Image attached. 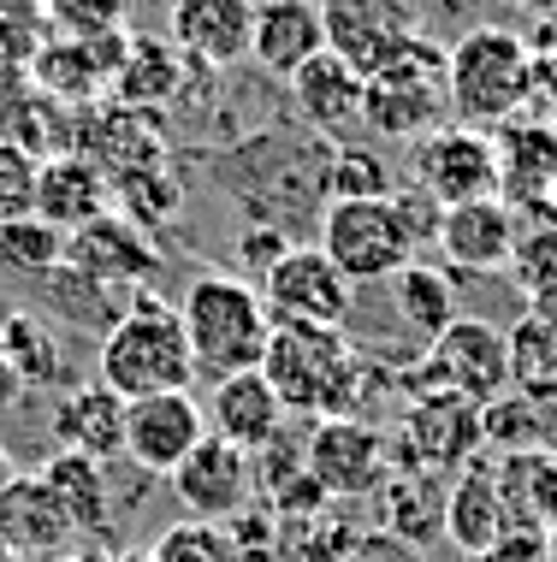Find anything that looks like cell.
<instances>
[{"label":"cell","mask_w":557,"mask_h":562,"mask_svg":"<svg viewBox=\"0 0 557 562\" xmlns=\"http://www.w3.org/2000/svg\"><path fill=\"white\" fill-rule=\"evenodd\" d=\"M261 373L279 391L285 415H303V420L356 415L363 408V385H368V368L356 361L350 338L333 326H274Z\"/></svg>","instance_id":"6da1fadb"},{"label":"cell","mask_w":557,"mask_h":562,"mask_svg":"<svg viewBox=\"0 0 557 562\" xmlns=\"http://www.w3.org/2000/svg\"><path fill=\"white\" fill-rule=\"evenodd\" d=\"M96 379L108 391H119L125 403L137 397H160V391H190L196 379V356L185 338L172 302L160 296H131L125 314L101 331V356H96Z\"/></svg>","instance_id":"7a4b0ae2"},{"label":"cell","mask_w":557,"mask_h":562,"mask_svg":"<svg viewBox=\"0 0 557 562\" xmlns=\"http://www.w3.org/2000/svg\"><path fill=\"white\" fill-rule=\"evenodd\" d=\"M178 321H185L196 373L208 379L261 368L267 344H274V314H267L261 291L232 272H196L185 302H178Z\"/></svg>","instance_id":"3957f363"},{"label":"cell","mask_w":557,"mask_h":562,"mask_svg":"<svg viewBox=\"0 0 557 562\" xmlns=\"http://www.w3.org/2000/svg\"><path fill=\"white\" fill-rule=\"evenodd\" d=\"M528 66L534 48L510 24H475L445 48L450 119L475 131H499L504 119L528 108Z\"/></svg>","instance_id":"277c9868"},{"label":"cell","mask_w":557,"mask_h":562,"mask_svg":"<svg viewBox=\"0 0 557 562\" xmlns=\"http://www.w3.org/2000/svg\"><path fill=\"white\" fill-rule=\"evenodd\" d=\"M450 119V78H445V48L433 36L403 42L391 59L368 71V101H363V131L386 143H421Z\"/></svg>","instance_id":"5b68a950"},{"label":"cell","mask_w":557,"mask_h":562,"mask_svg":"<svg viewBox=\"0 0 557 562\" xmlns=\"http://www.w3.org/2000/svg\"><path fill=\"white\" fill-rule=\"evenodd\" d=\"M510 391V338L487 321H450L403 373V397H457L487 408Z\"/></svg>","instance_id":"8992f818"},{"label":"cell","mask_w":557,"mask_h":562,"mask_svg":"<svg viewBox=\"0 0 557 562\" xmlns=\"http://www.w3.org/2000/svg\"><path fill=\"white\" fill-rule=\"evenodd\" d=\"M321 249L350 284H386L421 255L410 232L398 190L374 195V202H326L321 214Z\"/></svg>","instance_id":"52a82bcc"},{"label":"cell","mask_w":557,"mask_h":562,"mask_svg":"<svg viewBox=\"0 0 557 562\" xmlns=\"http://www.w3.org/2000/svg\"><path fill=\"white\" fill-rule=\"evenodd\" d=\"M410 178H415V190L433 195L439 207L487 202V195L504 190L499 143H492V131L445 119L439 131H427L421 143H410Z\"/></svg>","instance_id":"ba28073f"},{"label":"cell","mask_w":557,"mask_h":562,"mask_svg":"<svg viewBox=\"0 0 557 562\" xmlns=\"http://www.w3.org/2000/svg\"><path fill=\"white\" fill-rule=\"evenodd\" d=\"M309 474L333 504H356V497H374L398 468V445L391 432H380L363 415H338V420H314L309 432Z\"/></svg>","instance_id":"9c48e42d"},{"label":"cell","mask_w":557,"mask_h":562,"mask_svg":"<svg viewBox=\"0 0 557 562\" xmlns=\"http://www.w3.org/2000/svg\"><path fill=\"white\" fill-rule=\"evenodd\" d=\"M261 302L274 314V326H333L344 331L350 326V308H356V284L326 261V249H285L274 267H261Z\"/></svg>","instance_id":"30bf717a"},{"label":"cell","mask_w":557,"mask_h":562,"mask_svg":"<svg viewBox=\"0 0 557 562\" xmlns=\"http://www.w3.org/2000/svg\"><path fill=\"white\" fill-rule=\"evenodd\" d=\"M167 485H172L178 504L190 509V521L225 527V521H237V515L255 504V456L208 432L202 445L172 468Z\"/></svg>","instance_id":"8fae6325"},{"label":"cell","mask_w":557,"mask_h":562,"mask_svg":"<svg viewBox=\"0 0 557 562\" xmlns=\"http://www.w3.org/2000/svg\"><path fill=\"white\" fill-rule=\"evenodd\" d=\"M391 445H398V462L410 468L457 474V468L487 456V420H480L475 403H457V397H410L403 432Z\"/></svg>","instance_id":"7c38bea8"},{"label":"cell","mask_w":557,"mask_h":562,"mask_svg":"<svg viewBox=\"0 0 557 562\" xmlns=\"http://www.w3.org/2000/svg\"><path fill=\"white\" fill-rule=\"evenodd\" d=\"M208 438V415L190 391L125 403V462L148 480H172V468Z\"/></svg>","instance_id":"4fadbf2b"},{"label":"cell","mask_w":557,"mask_h":562,"mask_svg":"<svg viewBox=\"0 0 557 562\" xmlns=\"http://www.w3.org/2000/svg\"><path fill=\"white\" fill-rule=\"evenodd\" d=\"M492 143H499V172H504V202L522 214V225H546L557 220V125L546 119H504L499 131H492Z\"/></svg>","instance_id":"5bb4252c"},{"label":"cell","mask_w":557,"mask_h":562,"mask_svg":"<svg viewBox=\"0 0 557 562\" xmlns=\"http://www.w3.org/2000/svg\"><path fill=\"white\" fill-rule=\"evenodd\" d=\"M71 279L96 284V291H125L137 296L143 272H155V249H148L143 225H131L125 214H101L96 225L66 237V261Z\"/></svg>","instance_id":"9a60e30c"},{"label":"cell","mask_w":557,"mask_h":562,"mask_svg":"<svg viewBox=\"0 0 557 562\" xmlns=\"http://www.w3.org/2000/svg\"><path fill=\"white\" fill-rule=\"evenodd\" d=\"M321 24H326V48L350 59L363 78L421 30L415 0H321Z\"/></svg>","instance_id":"2e32d148"},{"label":"cell","mask_w":557,"mask_h":562,"mask_svg":"<svg viewBox=\"0 0 557 562\" xmlns=\"http://www.w3.org/2000/svg\"><path fill=\"white\" fill-rule=\"evenodd\" d=\"M516 243H522V214L504 195H487V202L445 207L433 249H439L445 267H457V272H510Z\"/></svg>","instance_id":"e0dca14e"},{"label":"cell","mask_w":557,"mask_h":562,"mask_svg":"<svg viewBox=\"0 0 557 562\" xmlns=\"http://www.w3.org/2000/svg\"><path fill=\"white\" fill-rule=\"evenodd\" d=\"M255 0H172L167 7V42L190 66H237L249 59Z\"/></svg>","instance_id":"ac0fdd59"},{"label":"cell","mask_w":557,"mask_h":562,"mask_svg":"<svg viewBox=\"0 0 557 562\" xmlns=\"http://www.w3.org/2000/svg\"><path fill=\"white\" fill-rule=\"evenodd\" d=\"M291 101L297 113H303V125L314 136H326V143H350L356 131H363V101H368V78L350 66V59H338L333 48L314 54L303 71L291 78Z\"/></svg>","instance_id":"d6986e66"},{"label":"cell","mask_w":557,"mask_h":562,"mask_svg":"<svg viewBox=\"0 0 557 562\" xmlns=\"http://www.w3.org/2000/svg\"><path fill=\"white\" fill-rule=\"evenodd\" d=\"M125 30H101V36H48L42 54L30 59V83L48 101H89L101 83H113L119 59H125Z\"/></svg>","instance_id":"ffe728a7"},{"label":"cell","mask_w":557,"mask_h":562,"mask_svg":"<svg viewBox=\"0 0 557 562\" xmlns=\"http://www.w3.org/2000/svg\"><path fill=\"white\" fill-rule=\"evenodd\" d=\"M314 54H326L321 0H255L249 59L267 71V78H285V83H291Z\"/></svg>","instance_id":"44dd1931"},{"label":"cell","mask_w":557,"mask_h":562,"mask_svg":"<svg viewBox=\"0 0 557 562\" xmlns=\"http://www.w3.org/2000/svg\"><path fill=\"white\" fill-rule=\"evenodd\" d=\"M101 214H113V178L96 160L71 155H48L36 166V220H48L54 232H83Z\"/></svg>","instance_id":"7402d4cb"},{"label":"cell","mask_w":557,"mask_h":562,"mask_svg":"<svg viewBox=\"0 0 557 562\" xmlns=\"http://www.w3.org/2000/svg\"><path fill=\"white\" fill-rule=\"evenodd\" d=\"M202 415H208V432L225 438V445H237V450H249V456L267 450L285 432V403H279V391L267 385L261 368L214 379V397L202 403Z\"/></svg>","instance_id":"603a6c76"},{"label":"cell","mask_w":557,"mask_h":562,"mask_svg":"<svg viewBox=\"0 0 557 562\" xmlns=\"http://www.w3.org/2000/svg\"><path fill=\"white\" fill-rule=\"evenodd\" d=\"M504 533H510V504H504V485H499V462L480 456V462L457 468V480H450V492H445V539L457 544V551L480 557Z\"/></svg>","instance_id":"cb8c5ba5"},{"label":"cell","mask_w":557,"mask_h":562,"mask_svg":"<svg viewBox=\"0 0 557 562\" xmlns=\"http://www.w3.org/2000/svg\"><path fill=\"white\" fill-rule=\"evenodd\" d=\"M54 438L59 450L89 456V462H119L125 456V397L96 385H78L66 403L54 408Z\"/></svg>","instance_id":"d4e9b609"},{"label":"cell","mask_w":557,"mask_h":562,"mask_svg":"<svg viewBox=\"0 0 557 562\" xmlns=\"http://www.w3.org/2000/svg\"><path fill=\"white\" fill-rule=\"evenodd\" d=\"M499 462V485L510 504V527H534V533L557 539V450H510L492 456Z\"/></svg>","instance_id":"484cf974"},{"label":"cell","mask_w":557,"mask_h":562,"mask_svg":"<svg viewBox=\"0 0 557 562\" xmlns=\"http://www.w3.org/2000/svg\"><path fill=\"white\" fill-rule=\"evenodd\" d=\"M0 539H7L12 551H30V557H48L71 539L66 509L54 504V492L42 485V474L0 485Z\"/></svg>","instance_id":"4316f807"},{"label":"cell","mask_w":557,"mask_h":562,"mask_svg":"<svg viewBox=\"0 0 557 562\" xmlns=\"http://www.w3.org/2000/svg\"><path fill=\"white\" fill-rule=\"evenodd\" d=\"M185 66L190 59L172 48V42H125V59L113 71V108L148 113V108H167V101L185 89Z\"/></svg>","instance_id":"83f0119b"},{"label":"cell","mask_w":557,"mask_h":562,"mask_svg":"<svg viewBox=\"0 0 557 562\" xmlns=\"http://www.w3.org/2000/svg\"><path fill=\"white\" fill-rule=\"evenodd\" d=\"M445 474H427V468H410V462H398L391 468V480L380 485V497H386V527L398 539H410V544H427L433 533H445Z\"/></svg>","instance_id":"f1b7e54d"},{"label":"cell","mask_w":557,"mask_h":562,"mask_svg":"<svg viewBox=\"0 0 557 562\" xmlns=\"http://www.w3.org/2000/svg\"><path fill=\"white\" fill-rule=\"evenodd\" d=\"M504 338H510V385L539 408L557 403V308H528Z\"/></svg>","instance_id":"f546056e"},{"label":"cell","mask_w":557,"mask_h":562,"mask_svg":"<svg viewBox=\"0 0 557 562\" xmlns=\"http://www.w3.org/2000/svg\"><path fill=\"white\" fill-rule=\"evenodd\" d=\"M42 485L54 492V504L66 509L71 533H89V527H108V462H89V456L59 450L48 468H42Z\"/></svg>","instance_id":"4dcf8cb0"},{"label":"cell","mask_w":557,"mask_h":562,"mask_svg":"<svg viewBox=\"0 0 557 562\" xmlns=\"http://www.w3.org/2000/svg\"><path fill=\"white\" fill-rule=\"evenodd\" d=\"M0 344H7V361L19 368L24 391H48V385H59V373H66V356H59L54 326L42 321L36 308H12L7 321H0Z\"/></svg>","instance_id":"1f68e13d"},{"label":"cell","mask_w":557,"mask_h":562,"mask_svg":"<svg viewBox=\"0 0 557 562\" xmlns=\"http://www.w3.org/2000/svg\"><path fill=\"white\" fill-rule=\"evenodd\" d=\"M386 284H391V296H398V314H403V321H410L427 344L439 338L450 321H457V296H450V279H445V272L410 261L398 279H386Z\"/></svg>","instance_id":"d6a6232c"},{"label":"cell","mask_w":557,"mask_h":562,"mask_svg":"<svg viewBox=\"0 0 557 562\" xmlns=\"http://www.w3.org/2000/svg\"><path fill=\"white\" fill-rule=\"evenodd\" d=\"M66 261V232H54L48 220L24 214L0 225V272H19V279H48Z\"/></svg>","instance_id":"836d02e7"},{"label":"cell","mask_w":557,"mask_h":562,"mask_svg":"<svg viewBox=\"0 0 557 562\" xmlns=\"http://www.w3.org/2000/svg\"><path fill=\"white\" fill-rule=\"evenodd\" d=\"M510 279L528 296V308H557V220L522 225V243L510 255Z\"/></svg>","instance_id":"e575fe53"},{"label":"cell","mask_w":557,"mask_h":562,"mask_svg":"<svg viewBox=\"0 0 557 562\" xmlns=\"http://www.w3.org/2000/svg\"><path fill=\"white\" fill-rule=\"evenodd\" d=\"M326 190H333V202H374V195L398 190V178H391V166L374 148L344 143L333 155V166H326Z\"/></svg>","instance_id":"d590c367"},{"label":"cell","mask_w":557,"mask_h":562,"mask_svg":"<svg viewBox=\"0 0 557 562\" xmlns=\"http://www.w3.org/2000/svg\"><path fill=\"white\" fill-rule=\"evenodd\" d=\"M48 12L42 0H0V71H30V59L48 42Z\"/></svg>","instance_id":"8d00e7d4"},{"label":"cell","mask_w":557,"mask_h":562,"mask_svg":"<svg viewBox=\"0 0 557 562\" xmlns=\"http://www.w3.org/2000/svg\"><path fill=\"white\" fill-rule=\"evenodd\" d=\"M480 420H487V450L492 456H510V450H534L539 438V403L522 397L516 385L504 391V397H492L480 408Z\"/></svg>","instance_id":"74e56055"},{"label":"cell","mask_w":557,"mask_h":562,"mask_svg":"<svg viewBox=\"0 0 557 562\" xmlns=\"http://www.w3.org/2000/svg\"><path fill=\"white\" fill-rule=\"evenodd\" d=\"M155 562H237V551H232V539H225V527L185 521L155 544Z\"/></svg>","instance_id":"f35d334b"},{"label":"cell","mask_w":557,"mask_h":562,"mask_svg":"<svg viewBox=\"0 0 557 562\" xmlns=\"http://www.w3.org/2000/svg\"><path fill=\"white\" fill-rule=\"evenodd\" d=\"M42 12H48V30H66V36H101V30H119L125 0H42Z\"/></svg>","instance_id":"ab89813d"},{"label":"cell","mask_w":557,"mask_h":562,"mask_svg":"<svg viewBox=\"0 0 557 562\" xmlns=\"http://www.w3.org/2000/svg\"><path fill=\"white\" fill-rule=\"evenodd\" d=\"M36 214V160L24 148L0 143V225Z\"/></svg>","instance_id":"60d3db41"},{"label":"cell","mask_w":557,"mask_h":562,"mask_svg":"<svg viewBox=\"0 0 557 562\" xmlns=\"http://www.w3.org/2000/svg\"><path fill=\"white\" fill-rule=\"evenodd\" d=\"M522 113L557 125V42L534 48V66H528V108H522Z\"/></svg>","instance_id":"b9f144b4"},{"label":"cell","mask_w":557,"mask_h":562,"mask_svg":"<svg viewBox=\"0 0 557 562\" xmlns=\"http://www.w3.org/2000/svg\"><path fill=\"white\" fill-rule=\"evenodd\" d=\"M475 562H557V539L534 533V527H510L499 544H487Z\"/></svg>","instance_id":"7bdbcfd3"},{"label":"cell","mask_w":557,"mask_h":562,"mask_svg":"<svg viewBox=\"0 0 557 562\" xmlns=\"http://www.w3.org/2000/svg\"><path fill=\"white\" fill-rule=\"evenodd\" d=\"M344 562H421V544L398 539L391 527H363V533L350 539V557Z\"/></svg>","instance_id":"ee69618b"},{"label":"cell","mask_w":557,"mask_h":562,"mask_svg":"<svg viewBox=\"0 0 557 562\" xmlns=\"http://www.w3.org/2000/svg\"><path fill=\"white\" fill-rule=\"evenodd\" d=\"M24 397H30V391H24L19 368H12V361H7V344H0V415H7V408H19Z\"/></svg>","instance_id":"f6af8a7d"},{"label":"cell","mask_w":557,"mask_h":562,"mask_svg":"<svg viewBox=\"0 0 557 562\" xmlns=\"http://www.w3.org/2000/svg\"><path fill=\"white\" fill-rule=\"evenodd\" d=\"M522 12H534V19H557V0H516Z\"/></svg>","instance_id":"bcb514c9"},{"label":"cell","mask_w":557,"mask_h":562,"mask_svg":"<svg viewBox=\"0 0 557 562\" xmlns=\"http://www.w3.org/2000/svg\"><path fill=\"white\" fill-rule=\"evenodd\" d=\"M279 562H285V557H279Z\"/></svg>","instance_id":"7dc6e473"}]
</instances>
